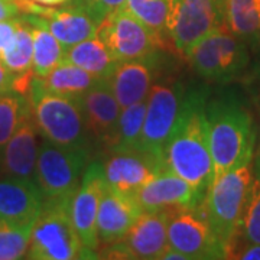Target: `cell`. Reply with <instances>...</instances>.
Returning a JSON list of instances; mask_svg holds the SVG:
<instances>
[{
    "mask_svg": "<svg viewBox=\"0 0 260 260\" xmlns=\"http://www.w3.org/2000/svg\"><path fill=\"white\" fill-rule=\"evenodd\" d=\"M34 2L45 5V6H61V5H65L70 0H34Z\"/></svg>",
    "mask_w": 260,
    "mask_h": 260,
    "instance_id": "8d00e7d4",
    "label": "cell"
},
{
    "mask_svg": "<svg viewBox=\"0 0 260 260\" xmlns=\"http://www.w3.org/2000/svg\"><path fill=\"white\" fill-rule=\"evenodd\" d=\"M45 198L34 179L0 178V218L16 224H35Z\"/></svg>",
    "mask_w": 260,
    "mask_h": 260,
    "instance_id": "ffe728a7",
    "label": "cell"
},
{
    "mask_svg": "<svg viewBox=\"0 0 260 260\" xmlns=\"http://www.w3.org/2000/svg\"><path fill=\"white\" fill-rule=\"evenodd\" d=\"M224 23L253 49L260 34V0H224Z\"/></svg>",
    "mask_w": 260,
    "mask_h": 260,
    "instance_id": "d4e9b609",
    "label": "cell"
},
{
    "mask_svg": "<svg viewBox=\"0 0 260 260\" xmlns=\"http://www.w3.org/2000/svg\"><path fill=\"white\" fill-rule=\"evenodd\" d=\"M159 70L160 55L158 51L143 58L121 61L106 81L123 109L146 100L150 88L156 83Z\"/></svg>",
    "mask_w": 260,
    "mask_h": 260,
    "instance_id": "ac0fdd59",
    "label": "cell"
},
{
    "mask_svg": "<svg viewBox=\"0 0 260 260\" xmlns=\"http://www.w3.org/2000/svg\"><path fill=\"white\" fill-rule=\"evenodd\" d=\"M2 62L15 75V91L26 95L34 80V39H32V26L23 16H20L16 38L10 48L2 55Z\"/></svg>",
    "mask_w": 260,
    "mask_h": 260,
    "instance_id": "7402d4cb",
    "label": "cell"
},
{
    "mask_svg": "<svg viewBox=\"0 0 260 260\" xmlns=\"http://www.w3.org/2000/svg\"><path fill=\"white\" fill-rule=\"evenodd\" d=\"M133 197L142 211H160L203 203L198 200L194 188L169 168L142 186Z\"/></svg>",
    "mask_w": 260,
    "mask_h": 260,
    "instance_id": "44dd1931",
    "label": "cell"
},
{
    "mask_svg": "<svg viewBox=\"0 0 260 260\" xmlns=\"http://www.w3.org/2000/svg\"><path fill=\"white\" fill-rule=\"evenodd\" d=\"M224 25V0H171L167 38L181 55Z\"/></svg>",
    "mask_w": 260,
    "mask_h": 260,
    "instance_id": "9c48e42d",
    "label": "cell"
},
{
    "mask_svg": "<svg viewBox=\"0 0 260 260\" xmlns=\"http://www.w3.org/2000/svg\"><path fill=\"white\" fill-rule=\"evenodd\" d=\"M77 102L83 110L90 139L110 149L116 142L121 106L106 80H99Z\"/></svg>",
    "mask_w": 260,
    "mask_h": 260,
    "instance_id": "2e32d148",
    "label": "cell"
},
{
    "mask_svg": "<svg viewBox=\"0 0 260 260\" xmlns=\"http://www.w3.org/2000/svg\"><path fill=\"white\" fill-rule=\"evenodd\" d=\"M119 61H130L158 52L165 41L124 6L110 13L95 34Z\"/></svg>",
    "mask_w": 260,
    "mask_h": 260,
    "instance_id": "8fae6325",
    "label": "cell"
},
{
    "mask_svg": "<svg viewBox=\"0 0 260 260\" xmlns=\"http://www.w3.org/2000/svg\"><path fill=\"white\" fill-rule=\"evenodd\" d=\"M198 75L217 83H229L250 62V47L236 37L225 23L198 41L185 55Z\"/></svg>",
    "mask_w": 260,
    "mask_h": 260,
    "instance_id": "8992f818",
    "label": "cell"
},
{
    "mask_svg": "<svg viewBox=\"0 0 260 260\" xmlns=\"http://www.w3.org/2000/svg\"><path fill=\"white\" fill-rule=\"evenodd\" d=\"M71 198L45 200L44 208L32 227L26 259H85L84 254H88V259H99L97 253L84 247L75 232L70 213Z\"/></svg>",
    "mask_w": 260,
    "mask_h": 260,
    "instance_id": "5b68a950",
    "label": "cell"
},
{
    "mask_svg": "<svg viewBox=\"0 0 260 260\" xmlns=\"http://www.w3.org/2000/svg\"><path fill=\"white\" fill-rule=\"evenodd\" d=\"M253 179V159L229 171L210 188L204 204L215 236L227 250V259L239 240L243 214Z\"/></svg>",
    "mask_w": 260,
    "mask_h": 260,
    "instance_id": "3957f363",
    "label": "cell"
},
{
    "mask_svg": "<svg viewBox=\"0 0 260 260\" xmlns=\"http://www.w3.org/2000/svg\"><path fill=\"white\" fill-rule=\"evenodd\" d=\"M25 20L32 26V39H34V61L32 70L35 77H45L56 65L64 61L65 47L48 30L35 15L25 13Z\"/></svg>",
    "mask_w": 260,
    "mask_h": 260,
    "instance_id": "484cf974",
    "label": "cell"
},
{
    "mask_svg": "<svg viewBox=\"0 0 260 260\" xmlns=\"http://www.w3.org/2000/svg\"><path fill=\"white\" fill-rule=\"evenodd\" d=\"M232 259L242 260H260V243L244 244V249H237L233 253Z\"/></svg>",
    "mask_w": 260,
    "mask_h": 260,
    "instance_id": "836d02e7",
    "label": "cell"
},
{
    "mask_svg": "<svg viewBox=\"0 0 260 260\" xmlns=\"http://www.w3.org/2000/svg\"><path fill=\"white\" fill-rule=\"evenodd\" d=\"M26 104V95L18 91L0 94V150L18 129Z\"/></svg>",
    "mask_w": 260,
    "mask_h": 260,
    "instance_id": "4dcf8cb0",
    "label": "cell"
},
{
    "mask_svg": "<svg viewBox=\"0 0 260 260\" xmlns=\"http://www.w3.org/2000/svg\"><path fill=\"white\" fill-rule=\"evenodd\" d=\"M186 90L179 81L155 83L146 99L139 148L164 159V150L177 124Z\"/></svg>",
    "mask_w": 260,
    "mask_h": 260,
    "instance_id": "30bf717a",
    "label": "cell"
},
{
    "mask_svg": "<svg viewBox=\"0 0 260 260\" xmlns=\"http://www.w3.org/2000/svg\"><path fill=\"white\" fill-rule=\"evenodd\" d=\"M142 213L135 197L121 194L106 184L97 214V236L100 244L109 246L119 242Z\"/></svg>",
    "mask_w": 260,
    "mask_h": 260,
    "instance_id": "d6986e66",
    "label": "cell"
},
{
    "mask_svg": "<svg viewBox=\"0 0 260 260\" xmlns=\"http://www.w3.org/2000/svg\"><path fill=\"white\" fill-rule=\"evenodd\" d=\"M253 51H254V54L257 56V67H256V70L259 71L260 74V34H259V39H257V42H256V45L253 47Z\"/></svg>",
    "mask_w": 260,
    "mask_h": 260,
    "instance_id": "74e56055",
    "label": "cell"
},
{
    "mask_svg": "<svg viewBox=\"0 0 260 260\" xmlns=\"http://www.w3.org/2000/svg\"><path fill=\"white\" fill-rule=\"evenodd\" d=\"M19 25H20V16L0 20V58L13 44Z\"/></svg>",
    "mask_w": 260,
    "mask_h": 260,
    "instance_id": "d6a6232c",
    "label": "cell"
},
{
    "mask_svg": "<svg viewBox=\"0 0 260 260\" xmlns=\"http://www.w3.org/2000/svg\"><path fill=\"white\" fill-rule=\"evenodd\" d=\"M205 112L215 182L229 171L253 159L256 132L250 113L233 94L207 102Z\"/></svg>",
    "mask_w": 260,
    "mask_h": 260,
    "instance_id": "7a4b0ae2",
    "label": "cell"
},
{
    "mask_svg": "<svg viewBox=\"0 0 260 260\" xmlns=\"http://www.w3.org/2000/svg\"><path fill=\"white\" fill-rule=\"evenodd\" d=\"M20 13L35 15L41 23L64 45L65 48L94 37L103 20L81 3L70 0L65 5L45 6L34 0H16Z\"/></svg>",
    "mask_w": 260,
    "mask_h": 260,
    "instance_id": "7c38bea8",
    "label": "cell"
},
{
    "mask_svg": "<svg viewBox=\"0 0 260 260\" xmlns=\"http://www.w3.org/2000/svg\"><path fill=\"white\" fill-rule=\"evenodd\" d=\"M240 239L244 244L260 243V156L253 159V179L239 233Z\"/></svg>",
    "mask_w": 260,
    "mask_h": 260,
    "instance_id": "4316f807",
    "label": "cell"
},
{
    "mask_svg": "<svg viewBox=\"0 0 260 260\" xmlns=\"http://www.w3.org/2000/svg\"><path fill=\"white\" fill-rule=\"evenodd\" d=\"M75 2L81 3L90 12H93L100 20H104L110 13L123 8L126 3V0H75Z\"/></svg>",
    "mask_w": 260,
    "mask_h": 260,
    "instance_id": "1f68e13d",
    "label": "cell"
},
{
    "mask_svg": "<svg viewBox=\"0 0 260 260\" xmlns=\"http://www.w3.org/2000/svg\"><path fill=\"white\" fill-rule=\"evenodd\" d=\"M35 81L48 93L78 100L99 81V78L77 65L62 61L45 77H35Z\"/></svg>",
    "mask_w": 260,
    "mask_h": 260,
    "instance_id": "cb8c5ba5",
    "label": "cell"
},
{
    "mask_svg": "<svg viewBox=\"0 0 260 260\" xmlns=\"http://www.w3.org/2000/svg\"><path fill=\"white\" fill-rule=\"evenodd\" d=\"M207 102L204 90L186 91L177 124L164 150L165 165L194 188L200 201H204L213 184Z\"/></svg>",
    "mask_w": 260,
    "mask_h": 260,
    "instance_id": "6da1fadb",
    "label": "cell"
},
{
    "mask_svg": "<svg viewBox=\"0 0 260 260\" xmlns=\"http://www.w3.org/2000/svg\"><path fill=\"white\" fill-rule=\"evenodd\" d=\"M172 210V208H171ZM171 210L143 211L119 242L106 246L100 257L110 259H160L168 250V220Z\"/></svg>",
    "mask_w": 260,
    "mask_h": 260,
    "instance_id": "4fadbf2b",
    "label": "cell"
},
{
    "mask_svg": "<svg viewBox=\"0 0 260 260\" xmlns=\"http://www.w3.org/2000/svg\"><path fill=\"white\" fill-rule=\"evenodd\" d=\"M168 243L169 247L184 253L189 260L227 259V250L207 217L204 201L171 210Z\"/></svg>",
    "mask_w": 260,
    "mask_h": 260,
    "instance_id": "ba28073f",
    "label": "cell"
},
{
    "mask_svg": "<svg viewBox=\"0 0 260 260\" xmlns=\"http://www.w3.org/2000/svg\"><path fill=\"white\" fill-rule=\"evenodd\" d=\"M169 5L171 0H126L124 8L165 41Z\"/></svg>",
    "mask_w": 260,
    "mask_h": 260,
    "instance_id": "f546056e",
    "label": "cell"
},
{
    "mask_svg": "<svg viewBox=\"0 0 260 260\" xmlns=\"http://www.w3.org/2000/svg\"><path fill=\"white\" fill-rule=\"evenodd\" d=\"M145 113H146V100H142L121 109L116 142L110 149L139 148Z\"/></svg>",
    "mask_w": 260,
    "mask_h": 260,
    "instance_id": "83f0119b",
    "label": "cell"
},
{
    "mask_svg": "<svg viewBox=\"0 0 260 260\" xmlns=\"http://www.w3.org/2000/svg\"><path fill=\"white\" fill-rule=\"evenodd\" d=\"M19 13L20 9L16 0H0V20L16 18Z\"/></svg>",
    "mask_w": 260,
    "mask_h": 260,
    "instance_id": "d590c367",
    "label": "cell"
},
{
    "mask_svg": "<svg viewBox=\"0 0 260 260\" xmlns=\"http://www.w3.org/2000/svg\"><path fill=\"white\" fill-rule=\"evenodd\" d=\"M102 165L106 184L130 197L168 168L164 159L140 148L109 149Z\"/></svg>",
    "mask_w": 260,
    "mask_h": 260,
    "instance_id": "5bb4252c",
    "label": "cell"
},
{
    "mask_svg": "<svg viewBox=\"0 0 260 260\" xmlns=\"http://www.w3.org/2000/svg\"><path fill=\"white\" fill-rule=\"evenodd\" d=\"M34 224H16L0 218V260L26 257Z\"/></svg>",
    "mask_w": 260,
    "mask_h": 260,
    "instance_id": "f1b7e54d",
    "label": "cell"
},
{
    "mask_svg": "<svg viewBox=\"0 0 260 260\" xmlns=\"http://www.w3.org/2000/svg\"><path fill=\"white\" fill-rule=\"evenodd\" d=\"M13 84H15V75L10 73L0 59V94L15 91Z\"/></svg>",
    "mask_w": 260,
    "mask_h": 260,
    "instance_id": "e575fe53",
    "label": "cell"
},
{
    "mask_svg": "<svg viewBox=\"0 0 260 260\" xmlns=\"http://www.w3.org/2000/svg\"><path fill=\"white\" fill-rule=\"evenodd\" d=\"M64 61L83 68L99 80H106L120 62L97 35L65 48Z\"/></svg>",
    "mask_w": 260,
    "mask_h": 260,
    "instance_id": "603a6c76",
    "label": "cell"
},
{
    "mask_svg": "<svg viewBox=\"0 0 260 260\" xmlns=\"http://www.w3.org/2000/svg\"><path fill=\"white\" fill-rule=\"evenodd\" d=\"M26 99L42 139L62 148L90 149V136L77 100L48 93L35 77Z\"/></svg>",
    "mask_w": 260,
    "mask_h": 260,
    "instance_id": "277c9868",
    "label": "cell"
},
{
    "mask_svg": "<svg viewBox=\"0 0 260 260\" xmlns=\"http://www.w3.org/2000/svg\"><path fill=\"white\" fill-rule=\"evenodd\" d=\"M90 162V149L62 148L42 139L34 181L45 200L71 198Z\"/></svg>",
    "mask_w": 260,
    "mask_h": 260,
    "instance_id": "52a82bcc",
    "label": "cell"
},
{
    "mask_svg": "<svg viewBox=\"0 0 260 260\" xmlns=\"http://www.w3.org/2000/svg\"><path fill=\"white\" fill-rule=\"evenodd\" d=\"M39 136L28 102L18 129L0 150V178L34 179L41 145Z\"/></svg>",
    "mask_w": 260,
    "mask_h": 260,
    "instance_id": "e0dca14e",
    "label": "cell"
},
{
    "mask_svg": "<svg viewBox=\"0 0 260 260\" xmlns=\"http://www.w3.org/2000/svg\"><path fill=\"white\" fill-rule=\"evenodd\" d=\"M106 189V179L100 162H90L83 181L70 203L71 220L80 240L87 250L99 253L100 242L97 236V214Z\"/></svg>",
    "mask_w": 260,
    "mask_h": 260,
    "instance_id": "9a60e30c",
    "label": "cell"
}]
</instances>
